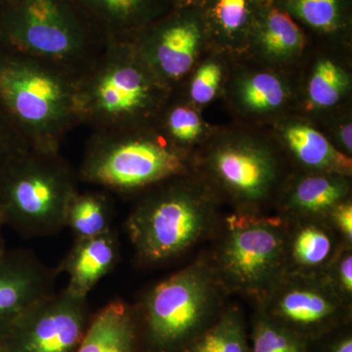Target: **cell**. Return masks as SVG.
<instances>
[{"label": "cell", "instance_id": "cell-8", "mask_svg": "<svg viewBox=\"0 0 352 352\" xmlns=\"http://www.w3.org/2000/svg\"><path fill=\"white\" fill-rule=\"evenodd\" d=\"M212 266L226 289L263 300L286 274L288 235L278 217H227Z\"/></svg>", "mask_w": 352, "mask_h": 352}, {"label": "cell", "instance_id": "cell-30", "mask_svg": "<svg viewBox=\"0 0 352 352\" xmlns=\"http://www.w3.org/2000/svg\"><path fill=\"white\" fill-rule=\"evenodd\" d=\"M221 76V68L215 62L204 64L197 69L190 85L192 100L199 104H206L212 100L219 89Z\"/></svg>", "mask_w": 352, "mask_h": 352}, {"label": "cell", "instance_id": "cell-10", "mask_svg": "<svg viewBox=\"0 0 352 352\" xmlns=\"http://www.w3.org/2000/svg\"><path fill=\"white\" fill-rule=\"evenodd\" d=\"M207 36L200 7L173 8L131 36L139 54L170 89L195 63Z\"/></svg>", "mask_w": 352, "mask_h": 352}, {"label": "cell", "instance_id": "cell-22", "mask_svg": "<svg viewBox=\"0 0 352 352\" xmlns=\"http://www.w3.org/2000/svg\"><path fill=\"white\" fill-rule=\"evenodd\" d=\"M113 201L107 191L76 192L72 197L65 227H68L75 240L94 237L110 230L113 219Z\"/></svg>", "mask_w": 352, "mask_h": 352}, {"label": "cell", "instance_id": "cell-31", "mask_svg": "<svg viewBox=\"0 0 352 352\" xmlns=\"http://www.w3.org/2000/svg\"><path fill=\"white\" fill-rule=\"evenodd\" d=\"M28 148L0 108V170L12 157Z\"/></svg>", "mask_w": 352, "mask_h": 352}, {"label": "cell", "instance_id": "cell-37", "mask_svg": "<svg viewBox=\"0 0 352 352\" xmlns=\"http://www.w3.org/2000/svg\"><path fill=\"white\" fill-rule=\"evenodd\" d=\"M0 352H7L6 346H4V344L2 340H0Z\"/></svg>", "mask_w": 352, "mask_h": 352}, {"label": "cell", "instance_id": "cell-2", "mask_svg": "<svg viewBox=\"0 0 352 352\" xmlns=\"http://www.w3.org/2000/svg\"><path fill=\"white\" fill-rule=\"evenodd\" d=\"M170 90L131 38L109 39L76 83L80 124L92 131L153 126Z\"/></svg>", "mask_w": 352, "mask_h": 352}, {"label": "cell", "instance_id": "cell-7", "mask_svg": "<svg viewBox=\"0 0 352 352\" xmlns=\"http://www.w3.org/2000/svg\"><path fill=\"white\" fill-rule=\"evenodd\" d=\"M206 261H196L150 289L139 305L148 344L157 351L186 346L214 314L224 291Z\"/></svg>", "mask_w": 352, "mask_h": 352}, {"label": "cell", "instance_id": "cell-1", "mask_svg": "<svg viewBox=\"0 0 352 352\" xmlns=\"http://www.w3.org/2000/svg\"><path fill=\"white\" fill-rule=\"evenodd\" d=\"M76 83L63 69L0 44V108L31 149L60 151L82 126Z\"/></svg>", "mask_w": 352, "mask_h": 352}, {"label": "cell", "instance_id": "cell-33", "mask_svg": "<svg viewBox=\"0 0 352 352\" xmlns=\"http://www.w3.org/2000/svg\"><path fill=\"white\" fill-rule=\"evenodd\" d=\"M352 129L351 124H346L340 129V140L342 142V145L344 146V149L349 154H351L352 151Z\"/></svg>", "mask_w": 352, "mask_h": 352}, {"label": "cell", "instance_id": "cell-3", "mask_svg": "<svg viewBox=\"0 0 352 352\" xmlns=\"http://www.w3.org/2000/svg\"><path fill=\"white\" fill-rule=\"evenodd\" d=\"M108 39L73 0H13L0 6V44L75 78L94 65Z\"/></svg>", "mask_w": 352, "mask_h": 352}, {"label": "cell", "instance_id": "cell-13", "mask_svg": "<svg viewBox=\"0 0 352 352\" xmlns=\"http://www.w3.org/2000/svg\"><path fill=\"white\" fill-rule=\"evenodd\" d=\"M210 164L220 184L245 204L263 200L276 179L272 155L249 143L222 146L212 155Z\"/></svg>", "mask_w": 352, "mask_h": 352}, {"label": "cell", "instance_id": "cell-25", "mask_svg": "<svg viewBox=\"0 0 352 352\" xmlns=\"http://www.w3.org/2000/svg\"><path fill=\"white\" fill-rule=\"evenodd\" d=\"M155 129L177 149L191 144L201 132L200 117L195 110L185 104L168 105V99L157 113Z\"/></svg>", "mask_w": 352, "mask_h": 352}, {"label": "cell", "instance_id": "cell-20", "mask_svg": "<svg viewBox=\"0 0 352 352\" xmlns=\"http://www.w3.org/2000/svg\"><path fill=\"white\" fill-rule=\"evenodd\" d=\"M264 0H205L200 9L206 32L221 41L249 38Z\"/></svg>", "mask_w": 352, "mask_h": 352}, {"label": "cell", "instance_id": "cell-16", "mask_svg": "<svg viewBox=\"0 0 352 352\" xmlns=\"http://www.w3.org/2000/svg\"><path fill=\"white\" fill-rule=\"evenodd\" d=\"M138 339L135 311L115 300L91 316L76 352H135Z\"/></svg>", "mask_w": 352, "mask_h": 352}, {"label": "cell", "instance_id": "cell-17", "mask_svg": "<svg viewBox=\"0 0 352 352\" xmlns=\"http://www.w3.org/2000/svg\"><path fill=\"white\" fill-rule=\"evenodd\" d=\"M331 224L321 219L303 220L288 235L286 273L322 274L340 247Z\"/></svg>", "mask_w": 352, "mask_h": 352}, {"label": "cell", "instance_id": "cell-28", "mask_svg": "<svg viewBox=\"0 0 352 352\" xmlns=\"http://www.w3.org/2000/svg\"><path fill=\"white\" fill-rule=\"evenodd\" d=\"M252 352H303V344L293 330L263 317L254 327Z\"/></svg>", "mask_w": 352, "mask_h": 352}, {"label": "cell", "instance_id": "cell-11", "mask_svg": "<svg viewBox=\"0 0 352 352\" xmlns=\"http://www.w3.org/2000/svg\"><path fill=\"white\" fill-rule=\"evenodd\" d=\"M263 302L273 320L289 329L307 331L332 323L346 303L324 274L288 272Z\"/></svg>", "mask_w": 352, "mask_h": 352}, {"label": "cell", "instance_id": "cell-29", "mask_svg": "<svg viewBox=\"0 0 352 352\" xmlns=\"http://www.w3.org/2000/svg\"><path fill=\"white\" fill-rule=\"evenodd\" d=\"M324 276L332 285L344 302L351 300L352 296V252L351 245H342L336 254L327 270L324 271Z\"/></svg>", "mask_w": 352, "mask_h": 352}, {"label": "cell", "instance_id": "cell-14", "mask_svg": "<svg viewBox=\"0 0 352 352\" xmlns=\"http://www.w3.org/2000/svg\"><path fill=\"white\" fill-rule=\"evenodd\" d=\"M120 256L119 238L111 228L94 237L75 240L55 271L58 275L63 272L68 275V291L87 298L102 278L116 267Z\"/></svg>", "mask_w": 352, "mask_h": 352}, {"label": "cell", "instance_id": "cell-12", "mask_svg": "<svg viewBox=\"0 0 352 352\" xmlns=\"http://www.w3.org/2000/svg\"><path fill=\"white\" fill-rule=\"evenodd\" d=\"M57 275L27 250L0 254V340L30 310L55 293Z\"/></svg>", "mask_w": 352, "mask_h": 352}, {"label": "cell", "instance_id": "cell-18", "mask_svg": "<svg viewBox=\"0 0 352 352\" xmlns=\"http://www.w3.org/2000/svg\"><path fill=\"white\" fill-rule=\"evenodd\" d=\"M275 59H289L302 52L305 44L302 25L274 0H264L249 36Z\"/></svg>", "mask_w": 352, "mask_h": 352}, {"label": "cell", "instance_id": "cell-21", "mask_svg": "<svg viewBox=\"0 0 352 352\" xmlns=\"http://www.w3.org/2000/svg\"><path fill=\"white\" fill-rule=\"evenodd\" d=\"M284 138L296 159L308 168L346 175L351 171V159L338 151L320 132L305 124H292Z\"/></svg>", "mask_w": 352, "mask_h": 352}, {"label": "cell", "instance_id": "cell-38", "mask_svg": "<svg viewBox=\"0 0 352 352\" xmlns=\"http://www.w3.org/2000/svg\"><path fill=\"white\" fill-rule=\"evenodd\" d=\"M11 1H13V0H0V6H1V4L8 3V2Z\"/></svg>", "mask_w": 352, "mask_h": 352}, {"label": "cell", "instance_id": "cell-6", "mask_svg": "<svg viewBox=\"0 0 352 352\" xmlns=\"http://www.w3.org/2000/svg\"><path fill=\"white\" fill-rule=\"evenodd\" d=\"M186 170L182 150L153 126L92 131L85 145L78 180L111 193H136Z\"/></svg>", "mask_w": 352, "mask_h": 352}, {"label": "cell", "instance_id": "cell-32", "mask_svg": "<svg viewBox=\"0 0 352 352\" xmlns=\"http://www.w3.org/2000/svg\"><path fill=\"white\" fill-rule=\"evenodd\" d=\"M331 226L342 235L344 244L352 243V205L351 201L344 200L336 206L329 214Z\"/></svg>", "mask_w": 352, "mask_h": 352}, {"label": "cell", "instance_id": "cell-4", "mask_svg": "<svg viewBox=\"0 0 352 352\" xmlns=\"http://www.w3.org/2000/svg\"><path fill=\"white\" fill-rule=\"evenodd\" d=\"M78 180L60 151L28 148L0 170V222L25 238L59 232Z\"/></svg>", "mask_w": 352, "mask_h": 352}, {"label": "cell", "instance_id": "cell-27", "mask_svg": "<svg viewBox=\"0 0 352 352\" xmlns=\"http://www.w3.org/2000/svg\"><path fill=\"white\" fill-rule=\"evenodd\" d=\"M286 89L277 76L261 73L252 76L242 85L240 98L243 105L254 112L274 110L284 103Z\"/></svg>", "mask_w": 352, "mask_h": 352}, {"label": "cell", "instance_id": "cell-26", "mask_svg": "<svg viewBox=\"0 0 352 352\" xmlns=\"http://www.w3.org/2000/svg\"><path fill=\"white\" fill-rule=\"evenodd\" d=\"M349 85L346 72L331 60L324 59L314 68L308 85V95L314 105L331 107L344 96Z\"/></svg>", "mask_w": 352, "mask_h": 352}, {"label": "cell", "instance_id": "cell-19", "mask_svg": "<svg viewBox=\"0 0 352 352\" xmlns=\"http://www.w3.org/2000/svg\"><path fill=\"white\" fill-rule=\"evenodd\" d=\"M349 190V182L339 173L307 176L289 192L287 208L302 220L321 219L346 200Z\"/></svg>", "mask_w": 352, "mask_h": 352}, {"label": "cell", "instance_id": "cell-36", "mask_svg": "<svg viewBox=\"0 0 352 352\" xmlns=\"http://www.w3.org/2000/svg\"><path fill=\"white\" fill-rule=\"evenodd\" d=\"M2 227H3V226H2L1 222H0V254L6 250V244H4L3 233H2Z\"/></svg>", "mask_w": 352, "mask_h": 352}, {"label": "cell", "instance_id": "cell-24", "mask_svg": "<svg viewBox=\"0 0 352 352\" xmlns=\"http://www.w3.org/2000/svg\"><path fill=\"white\" fill-rule=\"evenodd\" d=\"M184 352H250L240 310H226L214 325L192 340Z\"/></svg>", "mask_w": 352, "mask_h": 352}, {"label": "cell", "instance_id": "cell-9", "mask_svg": "<svg viewBox=\"0 0 352 352\" xmlns=\"http://www.w3.org/2000/svg\"><path fill=\"white\" fill-rule=\"evenodd\" d=\"M90 318L87 298L65 288L30 310L2 342L7 352H76Z\"/></svg>", "mask_w": 352, "mask_h": 352}, {"label": "cell", "instance_id": "cell-15", "mask_svg": "<svg viewBox=\"0 0 352 352\" xmlns=\"http://www.w3.org/2000/svg\"><path fill=\"white\" fill-rule=\"evenodd\" d=\"M106 38H131L173 9L170 0H73Z\"/></svg>", "mask_w": 352, "mask_h": 352}, {"label": "cell", "instance_id": "cell-34", "mask_svg": "<svg viewBox=\"0 0 352 352\" xmlns=\"http://www.w3.org/2000/svg\"><path fill=\"white\" fill-rule=\"evenodd\" d=\"M205 0H170L173 8H191L201 7Z\"/></svg>", "mask_w": 352, "mask_h": 352}, {"label": "cell", "instance_id": "cell-5", "mask_svg": "<svg viewBox=\"0 0 352 352\" xmlns=\"http://www.w3.org/2000/svg\"><path fill=\"white\" fill-rule=\"evenodd\" d=\"M155 187L131 210L126 224L136 259L144 266L186 254L217 221L212 201L180 176Z\"/></svg>", "mask_w": 352, "mask_h": 352}, {"label": "cell", "instance_id": "cell-35", "mask_svg": "<svg viewBox=\"0 0 352 352\" xmlns=\"http://www.w3.org/2000/svg\"><path fill=\"white\" fill-rule=\"evenodd\" d=\"M333 352H352L351 337L344 338V340L338 342Z\"/></svg>", "mask_w": 352, "mask_h": 352}, {"label": "cell", "instance_id": "cell-23", "mask_svg": "<svg viewBox=\"0 0 352 352\" xmlns=\"http://www.w3.org/2000/svg\"><path fill=\"white\" fill-rule=\"evenodd\" d=\"M300 25L322 34H338L349 25V0H274Z\"/></svg>", "mask_w": 352, "mask_h": 352}]
</instances>
